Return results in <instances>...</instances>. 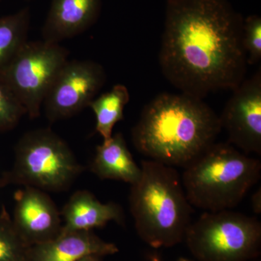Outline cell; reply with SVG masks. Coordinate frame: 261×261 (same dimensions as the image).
Segmentation results:
<instances>
[{
    "label": "cell",
    "instance_id": "obj_1",
    "mask_svg": "<svg viewBox=\"0 0 261 261\" xmlns=\"http://www.w3.org/2000/svg\"><path fill=\"white\" fill-rule=\"evenodd\" d=\"M243 20L229 0H166L159 56L165 78L202 99L236 88L248 65Z\"/></svg>",
    "mask_w": 261,
    "mask_h": 261
},
{
    "label": "cell",
    "instance_id": "obj_9",
    "mask_svg": "<svg viewBox=\"0 0 261 261\" xmlns=\"http://www.w3.org/2000/svg\"><path fill=\"white\" fill-rule=\"evenodd\" d=\"M219 116L228 143L247 154H261V70L233 89Z\"/></svg>",
    "mask_w": 261,
    "mask_h": 261
},
{
    "label": "cell",
    "instance_id": "obj_22",
    "mask_svg": "<svg viewBox=\"0 0 261 261\" xmlns=\"http://www.w3.org/2000/svg\"><path fill=\"white\" fill-rule=\"evenodd\" d=\"M149 259H150V261H162L161 260V257H160L159 255H155V254L151 255Z\"/></svg>",
    "mask_w": 261,
    "mask_h": 261
},
{
    "label": "cell",
    "instance_id": "obj_14",
    "mask_svg": "<svg viewBox=\"0 0 261 261\" xmlns=\"http://www.w3.org/2000/svg\"><path fill=\"white\" fill-rule=\"evenodd\" d=\"M91 171L101 179L116 180L130 184L138 181L141 167L134 160L121 133L113 135L96 148Z\"/></svg>",
    "mask_w": 261,
    "mask_h": 261
},
{
    "label": "cell",
    "instance_id": "obj_17",
    "mask_svg": "<svg viewBox=\"0 0 261 261\" xmlns=\"http://www.w3.org/2000/svg\"><path fill=\"white\" fill-rule=\"evenodd\" d=\"M30 247L17 231L9 215H0V261H28Z\"/></svg>",
    "mask_w": 261,
    "mask_h": 261
},
{
    "label": "cell",
    "instance_id": "obj_18",
    "mask_svg": "<svg viewBox=\"0 0 261 261\" xmlns=\"http://www.w3.org/2000/svg\"><path fill=\"white\" fill-rule=\"evenodd\" d=\"M25 115L27 111L23 105L0 80V130L13 129Z\"/></svg>",
    "mask_w": 261,
    "mask_h": 261
},
{
    "label": "cell",
    "instance_id": "obj_25",
    "mask_svg": "<svg viewBox=\"0 0 261 261\" xmlns=\"http://www.w3.org/2000/svg\"><path fill=\"white\" fill-rule=\"evenodd\" d=\"M0 2H1V0H0Z\"/></svg>",
    "mask_w": 261,
    "mask_h": 261
},
{
    "label": "cell",
    "instance_id": "obj_19",
    "mask_svg": "<svg viewBox=\"0 0 261 261\" xmlns=\"http://www.w3.org/2000/svg\"><path fill=\"white\" fill-rule=\"evenodd\" d=\"M242 44L247 64L255 65L261 59V18L257 15L244 18Z\"/></svg>",
    "mask_w": 261,
    "mask_h": 261
},
{
    "label": "cell",
    "instance_id": "obj_24",
    "mask_svg": "<svg viewBox=\"0 0 261 261\" xmlns=\"http://www.w3.org/2000/svg\"><path fill=\"white\" fill-rule=\"evenodd\" d=\"M25 1H32V0H25Z\"/></svg>",
    "mask_w": 261,
    "mask_h": 261
},
{
    "label": "cell",
    "instance_id": "obj_2",
    "mask_svg": "<svg viewBox=\"0 0 261 261\" xmlns=\"http://www.w3.org/2000/svg\"><path fill=\"white\" fill-rule=\"evenodd\" d=\"M221 130L219 116L203 99L163 93L143 108L132 138L148 160L185 168L216 142Z\"/></svg>",
    "mask_w": 261,
    "mask_h": 261
},
{
    "label": "cell",
    "instance_id": "obj_5",
    "mask_svg": "<svg viewBox=\"0 0 261 261\" xmlns=\"http://www.w3.org/2000/svg\"><path fill=\"white\" fill-rule=\"evenodd\" d=\"M82 171L66 142L49 128H39L20 137L13 166L0 178V186L20 185L59 192L68 190Z\"/></svg>",
    "mask_w": 261,
    "mask_h": 261
},
{
    "label": "cell",
    "instance_id": "obj_11",
    "mask_svg": "<svg viewBox=\"0 0 261 261\" xmlns=\"http://www.w3.org/2000/svg\"><path fill=\"white\" fill-rule=\"evenodd\" d=\"M102 0H51L42 27V40L53 44L80 35L100 15Z\"/></svg>",
    "mask_w": 261,
    "mask_h": 261
},
{
    "label": "cell",
    "instance_id": "obj_4",
    "mask_svg": "<svg viewBox=\"0 0 261 261\" xmlns=\"http://www.w3.org/2000/svg\"><path fill=\"white\" fill-rule=\"evenodd\" d=\"M181 176L192 207L232 210L260 178L261 162L228 142H214L187 165Z\"/></svg>",
    "mask_w": 261,
    "mask_h": 261
},
{
    "label": "cell",
    "instance_id": "obj_20",
    "mask_svg": "<svg viewBox=\"0 0 261 261\" xmlns=\"http://www.w3.org/2000/svg\"><path fill=\"white\" fill-rule=\"evenodd\" d=\"M251 205L252 211L256 214H261V190L259 187L251 197Z\"/></svg>",
    "mask_w": 261,
    "mask_h": 261
},
{
    "label": "cell",
    "instance_id": "obj_3",
    "mask_svg": "<svg viewBox=\"0 0 261 261\" xmlns=\"http://www.w3.org/2000/svg\"><path fill=\"white\" fill-rule=\"evenodd\" d=\"M138 181L130 185V212L137 234L149 246L171 247L185 240L192 206L174 167L152 160L141 163Z\"/></svg>",
    "mask_w": 261,
    "mask_h": 261
},
{
    "label": "cell",
    "instance_id": "obj_12",
    "mask_svg": "<svg viewBox=\"0 0 261 261\" xmlns=\"http://www.w3.org/2000/svg\"><path fill=\"white\" fill-rule=\"evenodd\" d=\"M119 251L92 231H61L56 238L29 249L28 261H76L87 256L102 257Z\"/></svg>",
    "mask_w": 261,
    "mask_h": 261
},
{
    "label": "cell",
    "instance_id": "obj_8",
    "mask_svg": "<svg viewBox=\"0 0 261 261\" xmlns=\"http://www.w3.org/2000/svg\"><path fill=\"white\" fill-rule=\"evenodd\" d=\"M106 82L100 63L68 60L48 91L43 106L51 123L68 119L88 108Z\"/></svg>",
    "mask_w": 261,
    "mask_h": 261
},
{
    "label": "cell",
    "instance_id": "obj_10",
    "mask_svg": "<svg viewBox=\"0 0 261 261\" xmlns=\"http://www.w3.org/2000/svg\"><path fill=\"white\" fill-rule=\"evenodd\" d=\"M13 220L17 231L29 246L49 241L61 233V214L47 192L23 187L15 195Z\"/></svg>",
    "mask_w": 261,
    "mask_h": 261
},
{
    "label": "cell",
    "instance_id": "obj_16",
    "mask_svg": "<svg viewBox=\"0 0 261 261\" xmlns=\"http://www.w3.org/2000/svg\"><path fill=\"white\" fill-rule=\"evenodd\" d=\"M30 9L24 8L14 14L0 18V73L14 59L28 42Z\"/></svg>",
    "mask_w": 261,
    "mask_h": 261
},
{
    "label": "cell",
    "instance_id": "obj_7",
    "mask_svg": "<svg viewBox=\"0 0 261 261\" xmlns=\"http://www.w3.org/2000/svg\"><path fill=\"white\" fill-rule=\"evenodd\" d=\"M68 56L69 51L60 44L28 41L0 73V80L18 98L29 118L40 116L48 91Z\"/></svg>",
    "mask_w": 261,
    "mask_h": 261
},
{
    "label": "cell",
    "instance_id": "obj_21",
    "mask_svg": "<svg viewBox=\"0 0 261 261\" xmlns=\"http://www.w3.org/2000/svg\"><path fill=\"white\" fill-rule=\"evenodd\" d=\"M100 257L96 256V255H87L76 261H100Z\"/></svg>",
    "mask_w": 261,
    "mask_h": 261
},
{
    "label": "cell",
    "instance_id": "obj_13",
    "mask_svg": "<svg viewBox=\"0 0 261 261\" xmlns=\"http://www.w3.org/2000/svg\"><path fill=\"white\" fill-rule=\"evenodd\" d=\"M61 231H92L104 227L111 221L122 224L124 214L116 202L102 203L89 191L74 192L61 212Z\"/></svg>",
    "mask_w": 261,
    "mask_h": 261
},
{
    "label": "cell",
    "instance_id": "obj_15",
    "mask_svg": "<svg viewBox=\"0 0 261 261\" xmlns=\"http://www.w3.org/2000/svg\"><path fill=\"white\" fill-rule=\"evenodd\" d=\"M129 100L128 89L118 84L106 93L94 98L89 105L95 115L96 130L102 137V142L112 137L116 123L124 119V108Z\"/></svg>",
    "mask_w": 261,
    "mask_h": 261
},
{
    "label": "cell",
    "instance_id": "obj_6",
    "mask_svg": "<svg viewBox=\"0 0 261 261\" xmlns=\"http://www.w3.org/2000/svg\"><path fill=\"white\" fill-rule=\"evenodd\" d=\"M185 240L199 261H248L260 254L261 224L231 210L205 212L190 225Z\"/></svg>",
    "mask_w": 261,
    "mask_h": 261
},
{
    "label": "cell",
    "instance_id": "obj_23",
    "mask_svg": "<svg viewBox=\"0 0 261 261\" xmlns=\"http://www.w3.org/2000/svg\"><path fill=\"white\" fill-rule=\"evenodd\" d=\"M177 261H193V260H190V259L186 258V257H179V258L178 259Z\"/></svg>",
    "mask_w": 261,
    "mask_h": 261
}]
</instances>
